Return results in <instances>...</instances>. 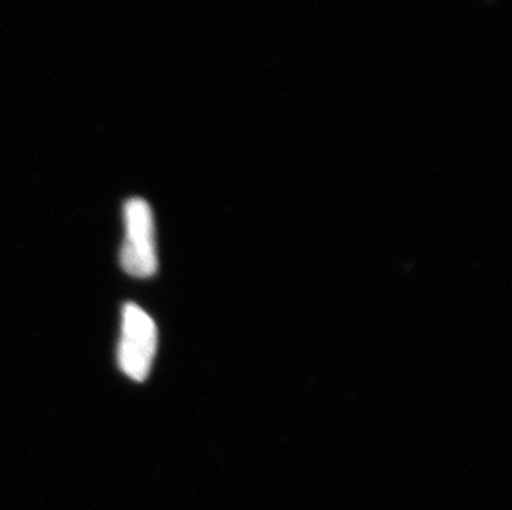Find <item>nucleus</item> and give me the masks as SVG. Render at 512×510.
Wrapping results in <instances>:
<instances>
[{"label": "nucleus", "instance_id": "f257e3e1", "mask_svg": "<svg viewBox=\"0 0 512 510\" xmlns=\"http://www.w3.org/2000/svg\"><path fill=\"white\" fill-rule=\"evenodd\" d=\"M121 269L135 279H148L158 270L155 219L145 199L125 204V242L120 252Z\"/></svg>", "mask_w": 512, "mask_h": 510}, {"label": "nucleus", "instance_id": "f03ea898", "mask_svg": "<svg viewBox=\"0 0 512 510\" xmlns=\"http://www.w3.org/2000/svg\"><path fill=\"white\" fill-rule=\"evenodd\" d=\"M158 347V330L153 318L135 304L123 307L118 365L133 381H145L150 375Z\"/></svg>", "mask_w": 512, "mask_h": 510}]
</instances>
